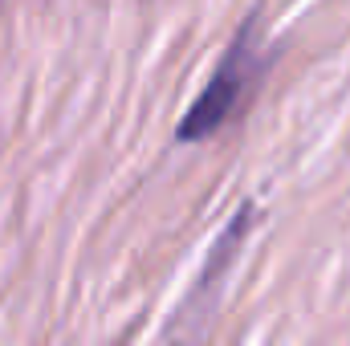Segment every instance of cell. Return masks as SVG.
<instances>
[{
    "mask_svg": "<svg viewBox=\"0 0 350 346\" xmlns=\"http://www.w3.org/2000/svg\"><path fill=\"white\" fill-rule=\"evenodd\" d=\"M241 82H245V74L237 70V62L224 66V70L212 78V86L204 90V98L191 106V114L183 118L179 135H183V139H200V135H208V131L232 110V102H237V94H241Z\"/></svg>",
    "mask_w": 350,
    "mask_h": 346,
    "instance_id": "6da1fadb",
    "label": "cell"
}]
</instances>
